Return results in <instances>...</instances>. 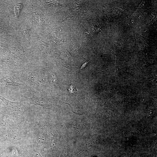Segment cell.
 <instances>
[{
  "label": "cell",
  "mask_w": 157,
  "mask_h": 157,
  "mask_svg": "<svg viewBox=\"0 0 157 157\" xmlns=\"http://www.w3.org/2000/svg\"><path fill=\"white\" fill-rule=\"evenodd\" d=\"M26 99L31 104L40 106L48 109H52L53 108V107L50 102L41 97L33 95L30 97H26Z\"/></svg>",
  "instance_id": "cell-1"
},
{
  "label": "cell",
  "mask_w": 157,
  "mask_h": 157,
  "mask_svg": "<svg viewBox=\"0 0 157 157\" xmlns=\"http://www.w3.org/2000/svg\"><path fill=\"white\" fill-rule=\"evenodd\" d=\"M1 99L12 111H19L20 108L19 107L18 102L12 101L0 95Z\"/></svg>",
  "instance_id": "cell-2"
},
{
  "label": "cell",
  "mask_w": 157,
  "mask_h": 157,
  "mask_svg": "<svg viewBox=\"0 0 157 157\" xmlns=\"http://www.w3.org/2000/svg\"><path fill=\"white\" fill-rule=\"evenodd\" d=\"M1 82L4 85L14 87L19 86L20 84L14 81L10 76H7L2 78Z\"/></svg>",
  "instance_id": "cell-3"
},
{
  "label": "cell",
  "mask_w": 157,
  "mask_h": 157,
  "mask_svg": "<svg viewBox=\"0 0 157 157\" xmlns=\"http://www.w3.org/2000/svg\"><path fill=\"white\" fill-rule=\"evenodd\" d=\"M89 33H86L85 34L84 40V42L86 43L89 44L90 42V39L89 36Z\"/></svg>",
  "instance_id": "cell-4"
},
{
  "label": "cell",
  "mask_w": 157,
  "mask_h": 157,
  "mask_svg": "<svg viewBox=\"0 0 157 157\" xmlns=\"http://www.w3.org/2000/svg\"><path fill=\"white\" fill-rule=\"evenodd\" d=\"M88 63V62H85L81 66L80 69V70L82 71L85 70L86 68V67L87 66Z\"/></svg>",
  "instance_id": "cell-5"
}]
</instances>
